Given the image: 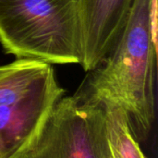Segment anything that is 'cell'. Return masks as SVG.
<instances>
[{
    "label": "cell",
    "mask_w": 158,
    "mask_h": 158,
    "mask_svg": "<svg viewBox=\"0 0 158 158\" xmlns=\"http://www.w3.org/2000/svg\"><path fill=\"white\" fill-rule=\"evenodd\" d=\"M64 94L55 78L19 101L0 106V158H19L31 149Z\"/></svg>",
    "instance_id": "277c9868"
},
{
    "label": "cell",
    "mask_w": 158,
    "mask_h": 158,
    "mask_svg": "<svg viewBox=\"0 0 158 158\" xmlns=\"http://www.w3.org/2000/svg\"><path fill=\"white\" fill-rule=\"evenodd\" d=\"M83 35L81 66L87 72L109 54L134 0H79Z\"/></svg>",
    "instance_id": "5b68a950"
},
{
    "label": "cell",
    "mask_w": 158,
    "mask_h": 158,
    "mask_svg": "<svg viewBox=\"0 0 158 158\" xmlns=\"http://www.w3.org/2000/svg\"><path fill=\"white\" fill-rule=\"evenodd\" d=\"M105 158H114V156H113V155H112V152H111V148H110V152L106 156V157Z\"/></svg>",
    "instance_id": "9c48e42d"
},
{
    "label": "cell",
    "mask_w": 158,
    "mask_h": 158,
    "mask_svg": "<svg viewBox=\"0 0 158 158\" xmlns=\"http://www.w3.org/2000/svg\"><path fill=\"white\" fill-rule=\"evenodd\" d=\"M150 18L153 42L158 47V0H151Z\"/></svg>",
    "instance_id": "ba28073f"
},
{
    "label": "cell",
    "mask_w": 158,
    "mask_h": 158,
    "mask_svg": "<svg viewBox=\"0 0 158 158\" xmlns=\"http://www.w3.org/2000/svg\"><path fill=\"white\" fill-rule=\"evenodd\" d=\"M0 44L17 58L81 64L79 0H0Z\"/></svg>",
    "instance_id": "7a4b0ae2"
},
{
    "label": "cell",
    "mask_w": 158,
    "mask_h": 158,
    "mask_svg": "<svg viewBox=\"0 0 158 158\" xmlns=\"http://www.w3.org/2000/svg\"><path fill=\"white\" fill-rule=\"evenodd\" d=\"M98 100L103 105L107 139L114 158H147L139 145L125 110L108 102Z\"/></svg>",
    "instance_id": "52a82bcc"
},
{
    "label": "cell",
    "mask_w": 158,
    "mask_h": 158,
    "mask_svg": "<svg viewBox=\"0 0 158 158\" xmlns=\"http://www.w3.org/2000/svg\"><path fill=\"white\" fill-rule=\"evenodd\" d=\"M150 8L151 0H134L111 51L81 85L124 109L139 141L148 138L156 111L158 47L152 38Z\"/></svg>",
    "instance_id": "6da1fadb"
},
{
    "label": "cell",
    "mask_w": 158,
    "mask_h": 158,
    "mask_svg": "<svg viewBox=\"0 0 158 158\" xmlns=\"http://www.w3.org/2000/svg\"><path fill=\"white\" fill-rule=\"evenodd\" d=\"M55 78L52 66L37 60L17 58L0 66V106L19 101Z\"/></svg>",
    "instance_id": "8992f818"
},
{
    "label": "cell",
    "mask_w": 158,
    "mask_h": 158,
    "mask_svg": "<svg viewBox=\"0 0 158 158\" xmlns=\"http://www.w3.org/2000/svg\"><path fill=\"white\" fill-rule=\"evenodd\" d=\"M109 152L103 105L80 86L59 99L38 141L19 158H105Z\"/></svg>",
    "instance_id": "3957f363"
}]
</instances>
